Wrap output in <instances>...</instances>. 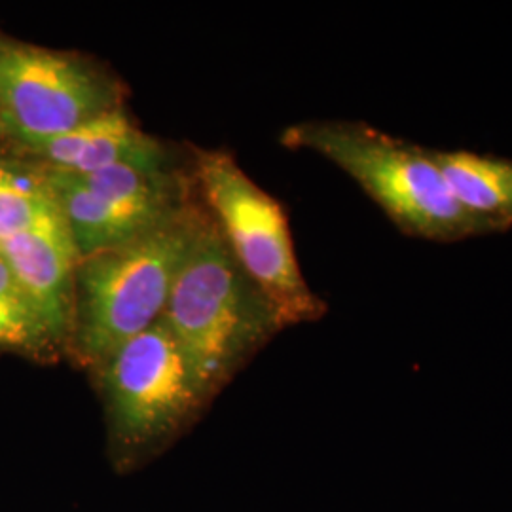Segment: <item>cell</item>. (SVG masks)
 <instances>
[{
    "label": "cell",
    "mask_w": 512,
    "mask_h": 512,
    "mask_svg": "<svg viewBox=\"0 0 512 512\" xmlns=\"http://www.w3.org/2000/svg\"><path fill=\"white\" fill-rule=\"evenodd\" d=\"M128 88L92 55L0 37V141L42 143L126 107Z\"/></svg>",
    "instance_id": "obj_5"
},
{
    "label": "cell",
    "mask_w": 512,
    "mask_h": 512,
    "mask_svg": "<svg viewBox=\"0 0 512 512\" xmlns=\"http://www.w3.org/2000/svg\"><path fill=\"white\" fill-rule=\"evenodd\" d=\"M0 150H2V141H0Z\"/></svg>",
    "instance_id": "obj_12"
},
{
    "label": "cell",
    "mask_w": 512,
    "mask_h": 512,
    "mask_svg": "<svg viewBox=\"0 0 512 512\" xmlns=\"http://www.w3.org/2000/svg\"><path fill=\"white\" fill-rule=\"evenodd\" d=\"M61 217L40 165L0 150V239Z\"/></svg>",
    "instance_id": "obj_10"
},
{
    "label": "cell",
    "mask_w": 512,
    "mask_h": 512,
    "mask_svg": "<svg viewBox=\"0 0 512 512\" xmlns=\"http://www.w3.org/2000/svg\"><path fill=\"white\" fill-rule=\"evenodd\" d=\"M0 256L27 294L59 355L71 338L78 253L63 217L0 239Z\"/></svg>",
    "instance_id": "obj_8"
},
{
    "label": "cell",
    "mask_w": 512,
    "mask_h": 512,
    "mask_svg": "<svg viewBox=\"0 0 512 512\" xmlns=\"http://www.w3.org/2000/svg\"><path fill=\"white\" fill-rule=\"evenodd\" d=\"M93 378L110 437L128 454L171 439L211 399L164 319L116 349Z\"/></svg>",
    "instance_id": "obj_6"
},
{
    "label": "cell",
    "mask_w": 512,
    "mask_h": 512,
    "mask_svg": "<svg viewBox=\"0 0 512 512\" xmlns=\"http://www.w3.org/2000/svg\"><path fill=\"white\" fill-rule=\"evenodd\" d=\"M0 349L38 361L59 357L8 262L0 256Z\"/></svg>",
    "instance_id": "obj_11"
},
{
    "label": "cell",
    "mask_w": 512,
    "mask_h": 512,
    "mask_svg": "<svg viewBox=\"0 0 512 512\" xmlns=\"http://www.w3.org/2000/svg\"><path fill=\"white\" fill-rule=\"evenodd\" d=\"M448 186L476 215L512 228V160L467 148H433Z\"/></svg>",
    "instance_id": "obj_9"
},
{
    "label": "cell",
    "mask_w": 512,
    "mask_h": 512,
    "mask_svg": "<svg viewBox=\"0 0 512 512\" xmlns=\"http://www.w3.org/2000/svg\"><path fill=\"white\" fill-rule=\"evenodd\" d=\"M186 150L198 196L220 236L285 327L319 321L329 306L300 270L285 205L260 188L228 150Z\"/></svg>",
    "instance_id": "obj_4"
},
{
    "label": "cell",
    "mask_w": 512,
    "mask_h": 512,
    "mask_svg": "<svg viewBox=\"0 0 512 512\" xmlns=\"http://www.w3.org/2000/svg\"><path fill=\"white\" fill-rule=\"evenodd\" d=\"M281 145L342 169L408 238L456 243L505 232L459 203L433 148L357 120L298 122L281 133Z\"/></svg>",
    "instance_id": "obj_2"
},
{
    "label": "cell",
    "mask_w": 512,
    "mask_h": 512,
    "mask_svg": "<svg viewBox=\"0 0 512 512\" xmlns=\"http://www.w3.org/2000/svg\"><path fill=\"white\" fill-rule=\"evenodd\" d=\"M207 217L196 190L145 232L78 258L65 357L93 374L116 349L158 323Z\"/></svg>",
    "instance_id": "obj_1"
},
{
    "label": "cell",
    "mask_w": 512,
    "mask_h": 512,
    "mask_svg": "<svg viewBox=\"0 0 512 512\" xmlns=\"http://www.w3.org/2000/svg\"><path fill=\"white\" fill-rule=\"evenodd\" d=\"M162 319L209 397L287 329L268 296L239 266L211 215L184 260Z\"/></svg>",
    "instance_id": "obj_3"
},
{
    "label": "cell",
    "mask_w": 512,
    "mask_h": 512,
    "mask_svg": "<svg viewBox=\"0 0 512 512\" xmlns=\"http://www.w3.org/2000/svg\"><path fill=\"white\" fill-rule=\"evenodd\" d=\"M8 152L67 173H93L116 165L156 171L188 167V156L181 160L175 148L139 128L126 107L37 145Z\"/></svg>",
    "instance_id": "obj_7"
}]
</instances>
